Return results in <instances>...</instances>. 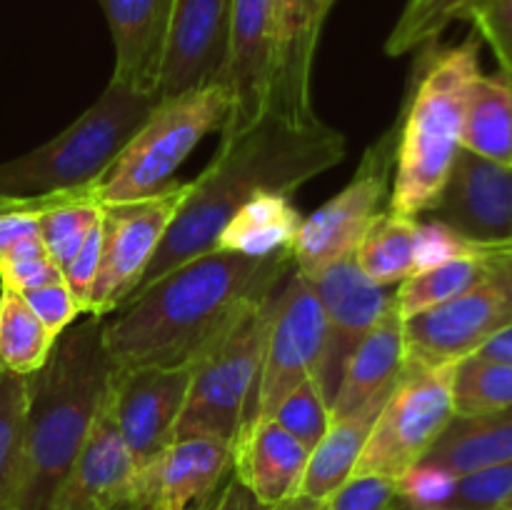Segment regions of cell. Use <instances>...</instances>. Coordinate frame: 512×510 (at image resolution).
Masks as SVG:
<instances>
[{"mask_svg":"<svg viewBox=\"0 0 512 510\" xmlns=\"http://www.w3.org/2000/svg\"><path fill=\"white\" fill-rule=\"evenodd\" d=\"M293 270V253L273 258L208 250L145 288L105 320L103 343L113 368H178L195 360L273 295Z\"/></svg>","mask_w":512,"mask_h":510,"instance_id":"6da1fadb","label":"cell"},{"mask_svg":"<svg viewBox=\"0 0 512 510\" xmlns=\"http://www.w3.org/2000/svg\"><path fill=\"white\" fill-rule=\"evenodd\" d=\"M343 158L340 130L320 118L293 123L270 110L245 133L220 140L208 168L190 180L188 195L135 290L213 250L225 223L255 195L295 193Z\"/></svg>","mask_w":512,"mask_h":510,"instance_id":"7a4b0ae2","label":"cell"},{"mask_svg":"<svg viewBox=\"0 0 512 510\" xmlns=\"http://www.w3.org/2000/svg\"><path fill=\"white\" fill-rule=\"evenodd\" d=\"M103 325L100 315L70 325L55 340L48 363L28 375L23 468L13 510H48L98 420L113 375Z\"/></svg>","mask_w":512,"mask_h":510,"instance_id":"3957f363","label":"cell"},{"mask_svg":"<svg viewBox=\"0 0 512 510\" xmlns=\"http://www.w3.org/2000/svg\"><path fill=\"white\" fill-rule=\"evenodd\" d=\"M478 35L458 45H423L413 88L398 115L390 208L418 218L438 200L450 168L463 148V123L468 95L480 70Z\"/></svg>","mask_w":512,"mask_h":510,"instance_id":"277c9868","label":"cell"},{"mask_svg":"<svg viewBox=\"0 0 512 510\" xmlns=\"http://www.w3.org/2000/svg\"><path fill=\"white\" fill-rule=\"evenodd\" d=\"M158 100L110 80L100 98L40 148L0 163V208L85 188L100 178Z\"/></svg>","mask_w":512,"mask_h":510,"instance_id":"5b68a950","label":"cell"},{"mask_svg":"<svg viewBox=\"0 0 512 510\" xmlns=\"http://www.w3.org/2000/svg\"><path fill=\"white\" fill-rule=\"evenodd\" d=\"M230 113L225 83H208L158 100L145 123L120 148L113 163L85 185L93 205L133 203L163 193L195 145L215 128H223Z\"/></svg>","mask_w":512,"mask_h":510,"instance_id":"8992f818","label":"cell"},{"mask_svg":"<svg viewBox=\"0 0 512 510\" xmlns=\"http://www.w3.org/2000/svg\"><path fill=\"white\" fill-rule=\"evenodd\" d=\"M275 293L250 305L233 328L195 360L175 440L205 435L233 445L253 425Z\"/></svg>","mask_w":512,"mask_h":510,"instance_id":"52a82bcc","label":"cell"},{"mask_svg":"<svg viewBox=\"0 0 512 510\" xmlns=\"http://www.w3.org/2000/svg\"><path fill=\"white\" fill-rule=\"evenodd\" d=\"M455 365H418L405 360L398 383L385 398L353 475L400 480L428 455L455 418Z\"/></svg>","mask_w":512,"mask_h":510,"instance_id":"ba28073f","label":"cell"},{"mask_svg":"<svg viewBox=\"0 0 512 510\" xmlns=\"http://www.w3.org/2000/svg\"><path fill=\"white\" fill-rule=\"evenodd\" d=\"M398 150V118L360 158L353 180L315 213L303 218L293 245V268L305 278H315L328 265L353 255L360 238L383 213L390 198Z\"/></svg>","mask_w":512,"mask_h":510,"instance_id":"9c48e42d","label":"cell"},{"mask_svg":"<svg viewBox=\"0 0 512 510\" xmlns=\"http://www.w3.org/2000/svg\"><path fill=\"white\" fill-rule=\"evenodd\" d=\"M512 323V250H500L480 283L448 303L403 320L405 360L455 365Z\"/></svg>","mask_w":512,"mask_h":510,"instance_id":"30bf717a","label":"cell"},{"mask_svg":"<svg viewBox=\"0 0 512 510\" xmlns=\"http://www.w3.org/2000/svg\"><path fill=\"white\" fill-rule=\"evenodd\" d=\"M188 188L190 183L175 180L163 193L150 198L103 205V260L85 315L105 318L135 293Z\"/></svg>","mask_w":512,"mask_h":510,"instance_id":"8fae6325","label":"cell"},{"mask_svg":"<svg viewBox=\"0 0 512 510\" xmlns=\"http://www.w3.org/2000/svg\"><path fill=\"white\" fill-rule=\"evenodd\" d=\"M323 345V305L313 283L293 268L275 293L253 423L268 420L295 385L315 378L323 358Z\"/></svg>","mask_w":512,"mask_h":510,"instance_id":"7c38bea8","label":"cell"},{"mask_svg":"<svg viewBox=\"0 0 512 510\" xmlns=\"http://www.w3.org/2000/svg\"><path fill=\"white\" fill-rule=\"evenodd\" d=\"M190 378L193 365L113 368L103 405L138 468L148 465L175 440Z\"/></svg>","mask_w":512,"mask_h":510,"instance_id":"4fadbf2b","label":"cell"},{"mask_svg":"<svg viewBox=\"0 0 512 510\" xmlns=\"http://www.w3.org/2000/svg\"><path fill=\"white\" fill-rule=\"evenodd\" d=\"M428 213L473 248L490 253L512 250V165L460 148Z\"/></svg>","mask_w":512,"mask_h":510,"instance_id":"5bb4252c","label":"cell"},{"mask_svg":"<svg viewBox=\"0 0 512 510\" xmlns=\"http://www.w3.org/2000/svg\"><path fill=\"white\" fill-rule=\"evenodd\" d=\"M318 293L325 313V345L315 383L323 390L328 405H333L335 390L343 378L345 363L360 340L370 333L380 315L388 310L393 293L375 285L355 263V253L328 265L323 273L308 278Z\"/></svg>","mask_w":512,"mask_h":510,"instance_id":"9a60e30c","label":"cell"},{"mask_svg":"<svg viewBox=\"0 0 512 510\" xmlns=\"http://www.w3.org/2000/svg\"><path fill=\"white\" fill-rule=\"evenodd\" d=\"M335 0H270L268 110L293 123H315L313 63Z\"/></svg>","mask_w":512,"mask_h":510,"instance_id":"2e32d148","label":"cell"},{"mask_svg":"<svg viewBox=\"0 0 512 510\" xmlns=\"http://www.w3.org/2000/svg\"><path fill=\"white\" fill-rule=\"evenodd\" d=\"M138 473L140 468L103 405L48 510H140Z\"/></svg>","mask_w":512,"mask_h":510,"instance_id":"e0dca14e","label":"cell"},{"mask_svg":"<svg viewBox=\"0 0 512 510\" xmlns=\"http://www.w3.org/2000/svg\"><path fill=\"white\" fill-rule=\"evenodd\" d=\"M233 0H175L158 100L218 83L228 55Z\"/></svg>","mask_w":512,"mask_h":510,"instance_id":"ac0fdd59","label":"cell"},{"mask_svg":"<svg viewBox=\"0 0 512 510\" xmlns=\"http://www.w3.org/2000/svg\"><path fill=\"white\" fill-rule=\"evenodd\" d=\"M220 83L230 90V113L220 128V140H228L253 128L268 113L270 0H233Z\"/></svg>","mask_w":512,"mask_h":510,"instance_id":"d6986e66","label":"cell"},{"mask_svg":"<svg viewBox=\"0 0 512 510\" xmlns=\"http://www.w3.org/2000/svg\"><path fill=\"white\" fill-rule=\"evenodd\" d=\"M233 470V450L220 438H178L138 473L140 510H190Z\"/></svg>","mask_w":512,"mask_h":510,"instance_id":"ffe728a7","label":"cell"},{"mask_svg":"<svg viewBox=\"0 0 512 510\" xmlns=\"http://www.w3.org/2000/svg\"><path fill=\"white\" fill-rule=\"evenodd\" d=\"M113 38V83L158 95L175 0H98ZM158 100V98H155Z\"/></svg>","mask_w":512,"mask_h":510,"instance_id":"44dd1931","label":"cell"},{"mask_svg":"<svg viewBox=\"0 0 512 510\" xmlns=\"http://www.w3.org/2000/svg\"><path fill=\"white\" fill-rule=\"evenodd\" d=\"M230 473L248 488V493L265 508L298 495L310 450L280 428L273 418L258 420L230 445Z\"/></svg>","mask_w":512,"mask_h":510,"instance_id":"7402d4cb","label":"cell"},{"mask_svg":"<svg viewBox=\"0 0 512 510\" xmlns=\"http://www.w3.org/2000/svg\"><path fill=\"white\" fill-rule=\"evenodd\" d=\"M405 368V335L403 315L395 305V295L388 310L380 315L370 333L360 340L355 353L345 363L343 378L335 390L330 418L350 415L365 405L385 400L398 383Z\"/></svg>","mask_w":512,"mask_h":510,"instance_id":"603a6c76","label":"cell"},{"mask_svg":"<svg viewBox=\"0 0 512 510\" xmlns=\"http://www.w3.org/2000/svg\"><path fill=\"white\" fill-rule=\"evenodd\" d=\"M303 215L290 195L260 193L235 210L215 240V250L245 255V258H273L293 253Z\"/></svg>","mask_w":512,"mask_h":510,"instance_id":"cb8c5ba5","label":"cell"},{"mask_svg":"<svg viewBox=\"0 0 512 510\" xmlns=\"http://www.w3.org/2000/svg\"><path fill=\"white\" fill-rule=\"evenodd\" d=\"M383 403L385 400H378L365 405L358 413L330 418L328 430L308 455V465L298 488L300 498L323 503L353 475Z\"/></svg>","mask_w":512,"mask_h":510,"instance_id":"d4e9b609","label":"cell"},{"mask_svg":"<svg viewBox=\"0 0 512 510\" xmlns=\"http://www.w3.org/2000/svg\"><path fill=\"white\" fill-rule=\"evenodd\" d=\"M420 463L438 465L453 475L512 463V408L478 418H453Z\"/></svg>","mask_w":512,"mask_h":510,"instance_id":"484cf974","label":"cell"},{"mask_svg":"<svg viewBox=\"0 0 512 510\" xmlns=\"http://www.w3.org/2000/svg\"><path fill=\"white\" fill-rule=\"evenodd\" d=\"M463 148L480 158L512 165V75L480 73L468 95Z\"/></svg>","mask_w":512,"mask_h":510,"instance_id":"4316f807","label":"cell"},{"mask_svg":"<svg viewBox=\"0 0 512 510\" xmlns=\"http://www.w3.org/2000/svg\"><path fill=\"white\" fill-rule=\"evenodd\" d=\"M418 218L383 210L355 248V263L375 285H400L415 275Z\"/></svg>","mask_w":512,"mask_h":510,"instance_id":"83f0119b","label":"cell"},{"mask_svg":"<svg viewBox=\"0 0 512 510\" xmlns=\"http://www.w3.org/2000/svg\"><path fill=\"white\" fill-rule=\"evenodd\" d=\"M55 340L23 295L0 285V370L23 378L38 373L48 363Z\"/></svg>","mask_w":512,"mask_h":510,"instance_id":"f1b7e54d","label":"cell"},{"mask_svg":"<svg viewBox=\"0 0 512 510\" xmlns=\"http://www.w3.org/2000/svg\"><path fill=\"white\" fill-rule=\"evenodd\" d=\"M493 255L495 253H490V250L475 248L460 258L450 260V263L405 278L393 293L403 320L425 313L430 308H438V305L458 298L460 293L480 283L488 273Z\"/></svg>","mask_w":512,"mask_h":510,"instance_id":"f546056e","label":"cell"},{"mask_svg":"<svg viewBox=\"0 0 512 510\" xmlns=\"http://www.w3.org/2000/svg\"><path fill=\"white\" fill-rule=\"evenodd\" d=\"M455 418L503 413L512 408V365L468 355L453 370Z\"/></svg>","mask_w":512,"mask_h":510,"instance_id":"4dcf8cb0","label":"cell"},{"mask_svg":"<svg viewBox=\"0 0 512 510\" xmlns=\"http://www.w3.org/2000/svg\"><path fill=\"white\" fill-rule=\"evenodd\" d=\"M100 215H103V208L90 203L85 188L58 193V200L53 205L40 210V238H43L50 260L60 270L78 253Z\"/></svg>","mask_w":512,"mask_h":510,"instance_id":"1f68e13d","label":"cell"},{"mask_svg":"<svg viewBox=\"0 0 512 510\" xmlns=\"http://www.w3.org/2000/svg\"><path fill=\"white\" fill-rule=\"evenodd\" d=\"M28 378L3 373L0 378V510H13L23 468Z\"/></svg>","mask_w":512,"mask_h":510,"instance_id":"d6a6232c","label":"cell"},{"mask_svg":"<svg viewBox=\"0 0 512 510\" xmlns=\"http://www.w3.org/2000/svg\"><path fill=\"white\" fill-rule=\"evenodd\" d=\"M468 5L470 0H408L398 23L390 30L385 53L395 58L435 43L450 23L460 20Z\"/></svg>","mask_w":512,"mask_h":510,"instance_id":"836d02e7","label":"cell"},{"mask_svg":"<svg viewBox=\"0 0 512 510\" xmlns=\"http://www.w3.org/2000/svg\"><path fill=\"white\" fill-rule=\"evenodd\" d=\"M270 418L288 430L298 443L313 450L330 425V405L315 378H308L280 400Z\"/></svg>","mask_w":512,"mask_h":510,"instance_id":"e575fe53","label":"cell"},{"mask_svg":"<svg viewBox=\"0 0 512 510\" xmlns=\"http://www.w3.org/2000/svg\"><path fill=\"white\" fill-rule=\"evenodd\" d=\"M58 280H65L63 270L50 260L40 233L25 238L5 258H0V285L15 293H28Z\"/></svg>","mask_w":512,"mask_h":510,"instance_id":"d590c367","label":"cell"},{"mask_svg":"<svg viewBox=\"0 0 512 510\" xmlns=\"http://www.w3.org/2000/svg\"><path fill=\"white\" fill-rule=\"evenodd\" d=\"M512 493V463L458 475L445 510H500Z\"/></svg>","mask_w":512,"mask_h":510,"instance_id":"8d00e7d4","label":"cell"},{"mask_svg":"<svg viewBox=\"0 0 512 510\" xmlns=\"http://www.w3.org/2000/svg\"><path fill=\"white\" fill-rule=\"evenodd\" d=\"M458 475L430 463H418L408 470L398 485L400 510H445L453 495Z\"/></svg>","mask_w":512,"mask_h":510,"instance_id":"74e56055","label":"cell"},{"mask_svg":"<svg viewBox=\"0 0 512 510\" xmlns=\"http://www.w3.org/2000/svg\"><path fill=\"white\" fill-rule=\"evenodd\" d=\"M460 20L473 23L475 35L490 45L503 73L512 75V0H475Z\"/></svg>","mask_w":512,"mask_h":510,"instance_id":"f35d334b","label":"cell"},{"mask_svg":"<svg viewBox=\"0 0 512 510\" xmlns=\"http://www.w3.org/2000/svg\"><path fill=\"white\" fill-rule=\"evenodd\" d=\"M323 510H400L398 485L380 475H350L323 500Z\"/></svg>","mask_w":512,"mask_h":510,"instance_id":"ab89813d","label":"cell"},{"mask_svg":"<svg viewBox=\"0 0 512 510\" xmlns=\"http://www.w3.org/2000/svg\"><path fill=\"white\" fill-rule=\"evenodd\" d=\"M25 298V303L30 305L35 315H38L40 323L45 325L53 338H60L70 325L75 323L78 315H83L78 300L70 293L68 283L58 280V283H48L43 288L28 290V293H20Z\"/></svg>","mask_w":512,"mask_h":510,"instance_id":"60d3db41","label":"cell"},{"mask_svg":"<svg viewBox=\"0 0 512 510\" xmlns=\"http://www.w3.org/2000/svg\"><path fill=\"white\" fill-rule=\"evenodd\" d=\"M475 250L473 245L465 243L453 228H448L440 220H428V223H418V233H415V273L423 270H433L438 265L450 263V260L460 258V255Z\"/></svg>","mask_w":512,"mask_h":510,"instance_id":"b9f144b4","label":"cell"},{"mask_svg":"<svg viewBox=\"0 0 512 510\" xmlns=\"http://www.w3.org/2000/svg\"><path fill=\"white\" fill-rule=\"evenodd\" d=\"M100 260H103V215H100L98 223L93 225L88 238L83 240L78 253H75L73 258L68 260V265L63 268L65 283H68L70 293L78 300L83 315L88 313L90 290H93L95 278H98Z\"/></svg>","mask_w":512,"mask_h":510,"instance_id":"7bdbcfd3","label":"cell"},{"mask_svg":"<svg viewBox=\"0 0 512 510\" xmlns=\"http://www.w3.org/2000/svg\"><path fill=\"white\" fill-rule=\"evenodd\" d=\"M40 233V210L25 205L0 208V258L10 253L18 243L30 235Z\"/></svg>","mask_w":512,"mask_h":510,"instance_id":"ee69618b","label":"cell"},{"mask_svg":"<svg viewBox=\"0 0 512 510\" xmlns=\"http://www.w3.org/2000/svg\"><path fill=\"white\" fill-rule=\"evenodd\" d=\"M193 510H268L248 493L243 483L228 473V478L218 485L210 495L195 503Z\"/></svg>","mask_w":512,"mask_h":510,"instance_id":"f6af8a7d","label":"cell"},{"mask_svg":"<svg viewBox=\"0 0 512 510\" xmlns=\"http://www.w3.org/2000/svg\"><path fill=\"white\" fill-rule=\"evenodd\" d=\"M475 355L512 365V323L508 325V328L500 330V333H495L488 343L480 345V348L475 350Z\"/></svg>","mask_w":512,"mask_h":510,"instance_id":"bcb514c9","label":"cell"},{"mask_svg":"<svg viewBox=\"0 0 512 510\" xmlns=\"http://www.w3.org/2000/svg\"><path fill=\"white\" fill-rule=\"evenodd\" d=\"M268 510H323V503H318V500H308V498H300V495H295V498L283 500V503L273 505V508H268Z\"/></svg>","mask_w":512,"mask_h":510,"instance_id":"7dc6e473","label":"cell"},{"mask_svg":"<svg viewBox=\"0 0 512 510\" xmlns=\"http://www.w3.org/2000/svg\"><path fill=\"white\" fill-rule=\"evenodd\" d=\"M500 510H512V493H510V498L500 505Z\"/></svg>","mask_w":512,"mask_h":510,"instance_id":"c3c4849f","label":"cell"},{"mask_svg":"<svg viewBox=\"0 0 512 510\" xmlns=\"http://www.w3.org/2000/svg\"><path fill=\"white\" fill-rule=\"evenodd\" d=\"M0 378H3V370H0Z\"/></svg>","mask_w":512,"mask_h":510,"instance_id":"681fc988","label":"cell"},{"mask_svg":"<svg viewBox=\"0 0 512 510\" xmlns=\"http://www.w3.org/2000/svg\"><path fill=\"white\" fill-rule=\"evenodd\" d=\"M470 3H475V0H470Z\"/></svg>","mask_w":512,"mask_h":510,"instance_id":"f907efd6","label":"cell"}]
</instances>
